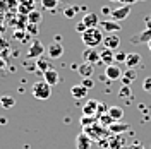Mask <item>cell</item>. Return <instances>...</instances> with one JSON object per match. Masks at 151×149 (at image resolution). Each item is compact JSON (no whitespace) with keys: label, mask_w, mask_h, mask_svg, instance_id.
I'll return each instance as SVG.
<instances>
[{"label":"cell","mask_w":151,"mask_h":149,"mask_svg":"<svg viewBox=\"0 0 151 149\" xmlns=\"http://www.w3.org/2000/svg\"><path fill=\"white\" fill-rule=\"evenodd\" d=\"M31 94L36 100H40V101H47L48 98L52 96V86L47 84L45 81H36L31 86Z\"/></svg>","instance_id":"3"},{"label":"cell","mask_w":151,"mask_h":149,"mask_svg":"<svg viewBox=\"0 0 151 149\" xmlns=\"http://www.w3.org/2000/svg\"><path fill=\"white\" fill-rule=\"evenodd\" d=\"M131 149H144V148H142L141 144H132V148H131Z\"/></svg>","instance_id":"38"},{"label":"cell","mask_w":151,"mask_h":149,"mask_svg":"<svg viewBox=\"0 0 151 149\" xmlns=\"http://www.w3.org/2000/svg\"><path fill=\"white\" fill-rule=\"evenodd\" d=\"M131 14V5H122V7H117V9L112 10V16H110V19H113V21H124V19H127V16Z\"/></svg>","instance_id":"11"},{"label":"cell","mask_w":151,"mask_h":149,"mask_svg":"<svg viewBox=\"0 0 151 149\" xmlns=\"http://www.w3.org/2000/svg\"><path fill=\"white\" fill-rule=\"evenodd\" d=\"M100 29L106 34H115L122 29V26H120V22H117L113 19H105V21H100Z\"/></svg>","instance_id":"4"},{"label":"cell","mask_w":151,"mask_h":149,"mask_svg":"<svg viewBox=\"0 0 151 149\" xmlns=\"http://www.w3.org/2000/svg\"><path fill=\"white\" fill-rule=\"evenodd\" d=\"M47 53H48V58H60V57L64 55V47L58 41H55V43L48 45Z\"/></svg>","instance_id":"13"},{"label":"cell","mask_w":151,"mask_h":149,"mask_svg":"<svg viewBox=\"0 0 151 149\" xmlns=\"http://www.w3.org/2000/svg\"><path fill=\"white\" fill-rule=\"evenodd\" d=\"M101 12H103L105 16H112V9H110V7H106V5L101 7Z\"/></svg>","instance_id":"35"},{"label":"cell","mask_w":151,"mask_h":149,"mask_svg":"<svg viewBox=\"0 0 151 149\" xmlns=\"http://www.w3.org/2000/svg\"><path fill=\"white\" fill-rule=\"evenodd\" d=\"M83 7H79V5H67L65 9H64V16L67 19H74L76 14H77V10H81Z\"/></svg>","instance_id":"25"},{"label":"cell","mask_w":151,"mask_h":149,"mask_svg":"<svg viewBox=\"0 0 151 149\" xmlns=\"http://www.w3.org/2000/svg\"><path fill=\"white\" fill-rule=\"evenodd\" d=\"M41 5L47 10H53L58 5V0H41Z\"/></svg>","instance_id":"29"},{"label":"cell","mask_w":151,"mask_h":149,"mask_svg":"<svg viewBox=\"0 0 151 149\" xmlns=\"http://www.w3.org/2000/svg\"><path fill=\"white\" fill-rule=\"evenodd\" d=\"M77 72H79V75H81L83 79H86V77H91V75H93V72H94V65L83 62L81 65H77Z\"/></svg>","instance_id":"19"},{"label":"cell","mask_w":151,"mask_h":149,"mask_svg":"<svg viewBox=\"0 0 151 149\" xmlns=\"http://www.w3.org/2000/svg\"><path fill=\"white\" fill-rule=\"evenodd\" d=\"M81 84H83V86H84L86 89L89 91V89H93V86H94V81L91 79V77H86V79H83V81H81Z\"/></svg>","instance_id":"31"},{"label":"cell","mask_w":151,"mask_h":149,"mask_svg":"<svg viewBox=\"0 0 151 149\" xmlns=\"http://www.w3.org/2000/svg\"><path fill=\"white\" fill-rule=\"evenodd\" d=\"M43 52H45V47L41 45V41L40 39H35L33 43H31V47L28 50V57L29 58H40V57L43 55Z\"/></svg>","instance_id":"10"},{"label":"cell","mask_w":151,"mask_h":149,"mask_svg":"<svg viewBox=\"0 0 151 149\" xmlns=\"http://www.w3.org/2000/svg\"><path fill=\"white\" fill-rule=\"evenodd\" d=\"M136 77H137L136 70H134V69H127V70L122 74V79H120V81L124 82V86H129L132 81H136Z\"/></svg>","instance_id":"23"},{"label":"cell","mask_w":151,"mask_h":149,"mask_svg":"<svg viewBox=\"0 0 151 149\" xmlns=\"http://www.w3.org/2000/svg\"><path fill=\"white\" fill-rule=\"evenodd\" d=\"M142 89H144L146 93L151 94V77H146V79L142 81Z\"/></svg>","instance_id":"32"},{"label":"cell","mask_w":151,"mask_h":149,"mask_svg":"<svg viewBox=\"0 0 151 149\" xmlns=\"http://www.w3.org/2000/svg\"><path fill=\"white\" fill-rule=\"evenodd\" d=\"M129 94H131V89H129V86H124L122 91H120V96H122V98H125V96H129Z\"/></svg>","instance_id":"34"},{"label":"cell","mask_w":151,"mask_h":149,"mask_svg":"<svg viewBox=\"0 0 151 149\" xmlns=\"http://www.w3.org/2000/svg\"><path fill=\"white\" fill-rule=\"evenodd\" d=\"M98 108H100V101L98 100H88L86 105L83 106V115L98 118Z\"/></svg>","instance_id":"6"},{"label":"cell","mask_w":151,"mask_h":149,"mask_svg":"<svg viewBox=\"0 0 151 149\" xmlns=\"http://www.w3.org/2000/svg\"><path fill=\"white\" fill-rule=\"evenodd\" d=\"M28 19H29V24H38L41 21V12L40 10H31L28 14Z\"/></svg>","instance_id":"26"},{"label":"cell","mask_w":151,"mask_h":149,"mask_svg":"<svg viewBox=\"0 0 151 149\" xmlns=\"http://www.w3.org/2000/svg\"><path fill=\"white\" fill-rule=\"evenodd\" d=\"M150 47H151V41H150Z\"/></svg>","instance_id":"40"},{"label":"cell","mask_w":151,"mask_h":149,"mask_svg":"<svg viewBox=\"0 0 151 149\" xmlns=\"http://www.w3.org/2000/svg\"><path fill=\"white\" fill-rule=\"evenodd\" d=\"M98 122H100V123H101L103 127H106V129H108V127H110V125H112V123H113L112 117H110L108 113H103L101 117H98Z\"/></svg>","instance_id":"27"},{"label":"cell","mask_w":151,"mask_h":149,"mask_svg":"<svg viewBox=\"0 0 151 149\" xmlns=\"http://www.w3.org/2000/svg\"><path fill=\"white\" fill-rule=\"evenodd\" d=\"M141 62H142V57L139 55L137 52H134V53H127V58H125V65H127V69H136Z\"/></svg>","instance_id":"17"},{"label":"cell","mask_w":151,"mask_h":149,"mask_svg":"<svg viewBox=\"0 0 151 149\" xmlns=\"http://www.w3.org/2000/svg\"><path fill=\"white\" fill-rule=\"evenodd\" d=\"M103 47L108 48V50H119V47H120L119 34H106L103 38Z\"/></svg>","instance_id":"12"},{"label":"cell","mask_w":151,"mask_h":149,"mask_svg":"<svg viewBox=\"0 0 151 149\" xmlns=\"http://www.w3.org/2000/svg\"><path fill=\"white\" fill-rule=\"evenodd\" d=\"M106 113L112 117V120H113V122H120V120L124 118V110L120 108V106H110Z\"/></svg>","instance_id":"21"},{"label":"cell","mask_w":151,"mask_h":149,"mask_svg":"<svg viewBox=\"0 0 151 149\" xmlns=\"http://www.w3.org/2000/svg\"><path fill=\"white\" fill-rule=\"evenodd\" d=\"M91 146H93V139L86 132L77 134V137H76V148L77 149H91Z\"/></svg>","instance_id":"8"},{"label":"cell","mask_w":151,"mask_h":149,"mask_svg":"<svg viewBox=\"0 0 151 149\" xmlns=\"http://www.w3.org/2000/svg\"><path fill=\"white\" fill-rule=\"evenodd\" d=\"M83 132H86L91 139L98 140V142H103L105 139H108L112 134H110V130L106 129V127H103L100 122H96V123H93V125H89V127H86V129H83Z\"/></svg>","instance_id":"2"},{"label":"cell","mask_w":151,"mask_h":149,"mask_svg":"<svg viewBox=\"0 0 151 149\" xmlns=\"http://www.w3.org/2000/svg\"><path fill=\"white\" fill-rule=\"evenodd\" d=\"M110 2H120V0H110Z\"/></svg>","instance_id":"39"},{"label":"cell","mask_w":151,"mask_h":149,"mask_svg":"<svg viewBox=\"0 0 151 149\" xmlns=\"http://www.w3.org/2000/svg\"><path fill=\"white\" fill-rule=\"evenodd\" d=\"M43 75H45V79H43V81H45L47 84H50L52 87H53L55 84H58V72H57V70L50 69V70H47Z\"/></svg>","instance_id":"20"},{"label":"cell","mask_w":151,"mask_h":149,"mask_svg":"<svg viewBox=\"0 0 151 149\" xmlns=\"http://www.w3.org/2000/svg\"><path fill=\"white\" fill-rule=\"evenodd\" d=\"M70 94H72L74 100H84L86 96H88V89L83 84H76V86L70 87Z\"/></svg>","instance_id":"18"},{"label":"cell","mask_w":151,"mask_h":149,"mask_svg":"<svg viewBox=\"0 0 151 149\" xmlns=\"http://www.w3.org/2000/svg\"><path fill=\"white\" fill-rule=\"evenodd\" d=\"M96 122H98V118H94V117H84V115H83V118H81V125H83V129H86V127L93 125V123H96Z\"/></svg>","instance_id":"28"},{"label":"cell","mask_w":151,"mask_h":149,"mask_svg":"<svg viewBox=\"0 0 151 149\" xmlns=\"http://www.w3.org/2000/svg\"><path fill=\"white\" fill-rule=\"evenodd\" d=\"M36 69L40 70V72H43V74H45L47 70H50V69H52V64H50V60H48V58L40 57V58L36 60Z\"/></svg>","instance_id":"24"},{"label":"cell","mask_w":151,"mask_h":149,"mask_svg":"<svg viewBox=\"0 0 151 149\" xmlns=\"http://www.w3.org/2000/svg\"><path fill=\"white\" fill-rule=\"evenodd\" d=\"M101 148H106V149H124V144H125V139L122 135H112L108 139H105L103 142H100Z\"/></svg>","instance_id":"5"},{"label":"cell","mask_w":151,"mask_h":149,"mask_svg":"<svg viewBox=\"0 0 151 149\" xmlns=\"http://www.w3.org/2000/svg\"><path fill=\"white\" fill-rule=\"evenodd\" d=\"M125 58H127V53H124V52H115V62L117 64H125Z\"/></svg>","instance_id":"30"},{"label":"cell","mask_w":151,"mask_h":149,"mask_svg":"<svg viewBox=\"0 0 151 149\" xmlns=\"http://www.w3.org/2000/svg\"><path fill=\"white\" fill-rule=\"evenodd\" d=\"M28 31H29V33H33V34H36V33H38L36 24H29V26H28Z\"/></svg>","instance_id":"36"},{"label":"cell","mask_w":151,"mask_h":149,"mask_svg":"<svg viewBox=\"0 0 151 149\" xmlns=\"http://www.w3.org/2000/svg\"><path fill=\"white\" fill-rule=\"evenodd\" d=\"M86 29H88V28H86V24H84V22H83V21H79V22L76 24V31H77L79 34H83V33H84Z\"/></svg>","instance_id":"33"},{"label":"cell","mask_w":151,"mask_h":149,"mask_svg":"<svg viewBox=\"0 0 151 149\" xmlns=\"http://www.w3.org/2000/svg\"><path fill=\"white\" fill-rule=\"evenodd\" d=\"M122 69L117 65V64H113V65H108L105 69V75H106V79L108 81H119V79H122Z\"/></svg>","instance_id":"9"},{"label":"cell","mask_w":151,"mask_h":149,"mask_svg":"<svg viewBox=\"0 0 151 149\" xmlns=\"http://www.w3.org/2000/svg\"><path fill=\"white\" fill-rule=\"evenodd\" d=\"M100 60H101V64L105 65H113V62H115V53H113V50H108V48H103L101 52H100Z\"/></svg>","instance_id":"16"},{"label":"cell","mask_w":151,"mask_h":149,"mask_svg":"<svg viewBox=\"0 0 151 149\" xmlns=\"http://www.w3.org/2000/svg\"><path fill=\"white\" fill-rule=\"evenodd\" d=\"M103 31L100 28H91V29H86L84 33L81 34V39L88 48H96L98 45L103 43Z\"/></svg>","instance_id":"1"},{"label":"cell","mask_w":151,"mask_h":149,"mask_svg":"<svg viewBox=\"0 0 151 149\" xmlns=\"http://www.w3.org/2000/svg\"><path fill=\"white\" fill-rule=\"evenodd\" d=\"M14 105H16V100H14V96H10V94H4V96H0V106H2V108H5V110H10Z\"/></svg>","instance_id":"22"},{"label":"cell","mask_w":151,"mask_h":149,"mask_svg":"<svg viewBox=\"0 0 151 149\" xmlns=\"http://www.w3.org/2000/svg\"><path fill=\"white\" fill-rule=\"evenodd\" d=\"M122 2V5H132V4H136L137 0H120Z\"/></svg>","instance_id":"37"},{"label":"cell","mask_w":151,"mask_h":149,"mask_svg":"<svg viewBox=\"0 0 151 149\" xmlns=\"http://www.w3.org/2000/svg\"><path fill=\"white\" fill-rule=\"evenodd\" d=\"M131 129V125L129 123H122V122H113L112 125L108 127V130L112 135H122L124 132H127Z\"/></svg>","instance_id":"14"},{"label":"cell","mask_w":151,"mask_h":149,"mask_svg":"<svg viewBox=\"0 0 151 149\" xmlns=\"http://www.w3.org/2000/svg\"><path fill=\"white\" fill-rule=\"evenodd\" d=\"M83 62L91 64V65L101 64V60H100V53H98L94 48H86L84 52H83Z\"/></svg>","instance_id":"7"},{"label":"cell","mask_w":151,"mask_h":149,"mask_svg":"<svg viewBox=\"0 0 151 149\" xmlns=\"http://www.w3.org/2000/svg\"><path fill=\"white\" fill-rule=\"evenodd\" d=\"M83 22L86 24L88 29L98 28V26H100V17H98V14H94V12H88V14H84V17H83Z\"/></svg>","instance_id":"15"}]
</instances>
